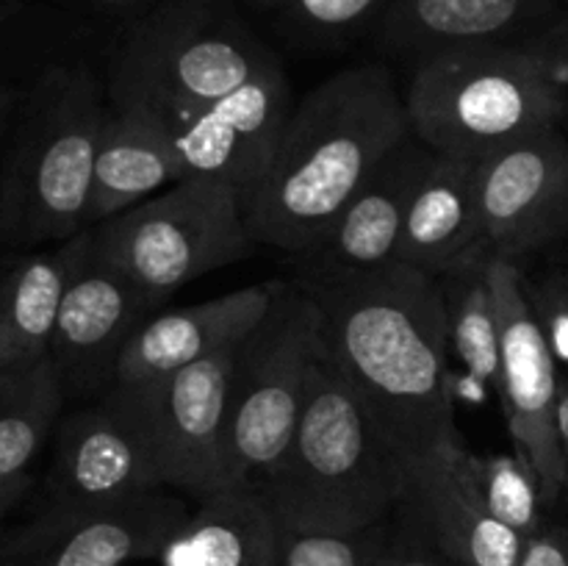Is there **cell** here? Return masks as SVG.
<instances>
[{"label":"cell","mask_w":568,"mask_h":566,"mask_svg":"<svg viewBox=\"0 0 568 566\" xmlns=\"http://www.w3.org/2000/svg\"><path fill=\"white\" fill-rule=\"evenodd\" d=\"M519 566H568V530L566 527H541L527 538Z\"/></svg>","instance_id":"1f68e13d"},{"label":"cell","mask_w":568,"mask_h":566,"mask_svg":"<svg viewBox=\"0 0 568 566\" xmlns=\"http://www.w3.org/2000/svg\"><path fill=\"white\" fill-rule=\"evenodd\" d=\"M475 181L483 255L521 261L568 239V133L560 125L477 161Z\"/></svg>","instance_id":"8fae6325"},{"label":"cell","mask_w":568,"mask_h":566,"mask_svg":"<svg viewBox=\"0 0 568 566\" xmlns=\"http://www.w3.org/2000/svg\"><path fill=\"white\" fill-rule=\"evenodd\" d=\"M405 114L410 133L433 153L477 164L560 125L566 89L521 42L453 48L419 59Z\"/></svg>","instance_id":"277c9868"},{"label":"cell","mask_w":568,"mask_h":566,"mask_svg":"<svg viewBox=\"0 0 568 566\" xmlns=\"http://www.w3.org/2000/svg\"><path fill=\"white\" fill-rule=\"evenodd\" d=\"M525 286L530 309L552 350L560 383L568 381V266H549L538 275H527Z\"/></svg>","instance_id":"f1b7e54d"},{"label":"cell","mask_w":568,"mask_h":566,"mask_svg":"<svg viewBox=\"0 0 568 566\" xmlns=\"http://www.w3.org/2000/svg\"><path fill=\"white\" fill-rule=\"evenodd\" d=\"M447 316L449 355L480 392L499 388V314L488 255H471L438 275Z\"/></svg>","instance_id":"cb8c5ba5"},{"label":"cell","mask_w":568,"mask_h":566,"mask_svg":"<svg viewBox=\"0 0 568 566\" xmlns=\"http://www.w3.org/2000/svg\"><path fill=\"white\" fill-rule=\"evenodd\" d=\"M408 472L405 455L320 347L292 444L253 488L281 525L361 530L394 514Z\"/></svg>","instance_id":"3957f363"},{"label":"cell","mask_w":568,"mask_h":566,"mask_svg":"<svg viewBox=\"0 0 568 566\" xmlns=\"http://www.w3.org/2000/svg\"><path fill=\"white\" fill-rule=\"evenodd\" d=\"M552 9L555 0H392L381 14V42L416 59L453 48L508 44Z\"/></svg>","instance_id":"ffe728a7"},{"label":"cell","mask_w":568,"mask_h":566,"mask_svg":"<svg viewBox=\"0 0 568 566\" xmlns=\"http://www.w3.org/2000/svg\"><path fill=\"white\" fill-rule=\"evenodd\" d=\"M408 133L405 100L386 67L325 78L294 103L270 164L242 194L255 242L308 253Z\"/></svg>","instance_id":"7a4b0ae2"},{"label":"cell","mask_w":568,"mask_h":566,"mask_svg":"<svg viewBox=\"0 0 568 566\" xmlns=\"http://www.w3.org/2000/svg\"><path fill=\"white\" fill-rule=\"evenodd\" d=\"M253 244L242 192L214 178H183L92 228L94 255L159 305L194 277L244 259Z\"/></svg>","instance_id":"ba28073f"},{"label":"cell","mask_w":568,"mask_h":566,"mask_svg":"<svg viewBox=\"0 0 568 566\" xmlns=\"http://www.w3.org/2000/svg\"><path fill=\"white\" fill-rule=\"evenodd\" d=\"M92 3H100V6H114V9H120V6L142 3V0H92Z\"/></svg>","instance_id":"d590c367"},{"label":"cell","mask_w":568,"mask_h":566,"mask_svg":"<svg viewBox=\"0 0 568 566\" xmlns=\"http://www.w3.org/2000/svg\"><path fill=\"white\" fill-rule=\"evenodd\" d=\"M189 519L164 488L92 505H50L0 544V566H122L161 555Z\"/></svg>","instance_id":"7c38bea8"},{"label":"cell","mask_w":568,"mask_h":566,"mask_svg":"<svg viewBox=\"0 0 568 566\" xmlns=\"http://www.w3.org/2000/svg\"><path fill=\"white\" fill-rule=\"evenodd\" d=\"M464 466L477 497L494 519L514 527L525 538H532L541 530V514L547 508L541 481L514 449L510 453H475L466 447Z\"/></svg>","instance_id":"484cf974"},{"label":"cell","mask_w":568,"mask_h":566,"mask_svg":"<svg viewBox=\"0 0 568 566\" xmlns=\"http://www.w3.org/2000/svg\"><path fill=\"white\" fill-rule=\"evenodd\" d=\"M521 44L541 59L555 83L568 89V11L538 28L532 37L521 39Z\"/></svg>","instance_id":"f546056e"},{"label":"cell","mask_w":568,"mask_h":566,"mask_svg":"<svg viewBox=\"0 0 568 566\" xmlns=\"http://www.w3.org/2000/svg\"><path fill=\"white\" fill-rule=\"evenodd\" d=\"M28 486H31V477L28 475L0 477V522H3V516L14 508L17 499L28 492Z\"/></svg>","instance_id":"836d02e7"},{"label":"cell","mask_w":568,"mask_h":566,"mask_svg":"<svg viewBox=\"0 0 568 566\" xmlns=\"http://www.w3.org/2000/svg\"><path fill=\"white\" fill-rule=\"evenodd\" d=\"M275 61L227 0H166L122 42L111 105L148 109L175 131Z\"/></svg>","instance_id":"8992f818"},{"label":"cell","mask_w":568,"mask_h":566,"mask_svg":"<svg viewBox=\"0 0 568 566\" xmlns=\"http://www.w3.org/2000/svg\"><path fill=\"white\" fill-rule=\"evenodd\" d=\"M430 159L433 150L408 133L366 178L325 236L308 253H303L305 270H372L392 264L410 200L430 166Z\"/></svg>","instance_id":"2e32d148"},{"label":"cell","mask_w":568,"mask_h":566,"mask_svg":"<svg viewBox=\"0 0 568 566\" xmlns=\"http://www.w3.org/2000/svg\"><path fill=\"white\" fill-rule=\"evenodd\" d=\"M50 505H92L164 488L142 438L105 400L59 427L48 477Z\"/></svg>","instance_id":"e0dca14e"},{"label":"cell","mask_w":568,"mask_h":566,"mask_svg":"<svg viewBox=\"0 0 568 566\" xmlns=\"http://www.w3.org/2000/svg\"><path fill=\"white\" fill-rule=\"evenodd\" d=\"M239 344L170 375L114 383L103 394L142 438L164 488L194 499L227 488V392Z\"/></svg>","instance_id":"9c48e42d"},{"label":"cell","mask_w":568,"mask_h":566,"mask_svg":"<svg viewBox=\"0 0 568 566\" xmlns=\"http://www.w3.org/2000/svg\"><path fill=\"white\" fill-rule=\"evenodd\" d=\"M488 261L499 314V408L505 414L514 453L538 475L544 503L555 505L566 492L564 455L555 431L560 392L558 366L521 286V261Z\"/></svg>","instance_id":"30bf717a"},{"label":"cell","mask_w":568,"mask_h":566,"mask_svg":"<svg viewBox=\"0 0 568 566\" xmlns=\"http://www.w3.org/2000/svg\"><path fill=\"white\" fill-rule=\"evenodd\" d=\"M555 431H558V444H560V455H564L566 488H568V381L560 383L558 411H555Z\"/></svg>","instance_id":"d6a6232c"},{"label":"cell","mask_w":568,"mask_h":566,"mask_svg":"<svg viewBox=\"0 0 568 566\" xmlns=\"http://www.w3.org/2000/svg\"><path fill=\"white\" fill-rule=\"evenodd\" d=\"M383 538V522L361 530L292 527L277 522L275 566H372Z\"/></svg>","instance_id":"4316f807"},{"label":"cell","mask_w":568,"mask_h":566,"mask_svg":"<svg viewBox=\"0 0 568 566\" xmlns=\"http://www.w3.org/2000/svg\"><path fill=\"white\" fill-rule=\"evenodd\" d=\"M181 530L161 549L164 566H275L277 522L253 486L197 499Z\"/></svg>","instance_id":"603a6c76"},{"label":"cell","mask_w":568,"mask_h":566,"mask_svg":"<svg viewBox=\"0 0 568 566\" xmlns=\"http://www.w3.org/2000/svg\"><path fill=\"white\" fill-rule=\"evenodd\" d=\"M372 566H453V564L444 560L442 555L433 553V549H427L425 544H419L416 538H410L405 530H399L397 536H388L386 533V538H383Z\"/></svg>","instance_id":"4dcf8cb0"},{"label":"cell","mask_w":568,"mask_h":566,"mask_svg":"<svg viewBox=\"0 0 568 566\" xmlns=\"http://www.w3.org/2000/svg\"><path fill=\"white\" fill-rule=\"evenodd\" d=\"M322 355L353 386L408 464L458 436L438 275L392 264L308 272Z\"/></svg>","instance_id":"6da1fadb"},{"label":"cell","mask_w":568,"mask_h":566,"mask_svg":"<svg viewBox=\"0 0 568 566\" xmlns=\"http://www.w3.org/2000/svg\"><path fill=\"white\" fill-rule=\"evenodd\" d=\"M277 28L305 42H333L383 14L392 0H253Z\"/></svg>","instance_id":"83f0119b"},{"label":"cell","mask_w":568,"mask_h":566,"mask_svg":"<svg viewBox=\"0 0 568 566\" xmlns=\"http://www.w3.org/2000/svg\"><path fill=\"white\" fill-rule=\"evenodd\" d=\"M53 358L0 370V477L26 475L64 405Z\"/></svg>","instance_id":"d4e9b609"},{"label":"cell","mask_w":568,"mask_h":566,"mask_svg":"<svg viewBox=\"0 0 568 566\" xmlns=\"http://www.w3.org/2000/svg\"><path fill=\"white\" fill-rule=\"evenodd\" d=\"M464 453L458 433L410 464L394 508L399 530L453 566H519L527 538L488 514L466 475Z\"/></svg>","instance_id":"4fadbf2b"},{"label":"cell","mask_w":568,"mask_h":566,"mask_svg":"<svg viewBox=\"0 0 568 566\" xmlns=\"http://www.w3.org/2000/svg\"><path fill=\"white\" fill-rule=\"evenodd\" d=\"M277 283H255L186 309L155 311L116 361L114 383L170 375L242 342L270 311Z\"/></svg>","instance_id":"ac0fdd59"},{"label":"cell","mask_w":568,"mask_h":566,"mask_svg":"<svg viewBox=\"0 0 568 566\" xmlns=\"http://www.w3.org/2000/svg\"><path fill=\"white\" fill-rule=\"evenodd\" d=\"M155 311L148 292L89 250L70 277L50 344L64 392H109L122 350Z\"/></svg>","instance_id":"5bb4252c"},{"label":"cell","mask_w":568,"mask_h":566,"mask_svg":"<svg viewBox=\"0 0 568 566\" xmlns=\"http://www.w3.org/2000/svg\"><path fill=\"white\" fill-rule=\"evenodd\" d=\"M92 72L50 70L33 89L0 175V239L37 244L87 231L94 161L109 122Z\"/></svg>","instance_id":"5b68a950"},{"label":"cell","mask_w":568,"mask_h":566,"mask_svg":"<svg viewBox=\"0 0 568 566\" xmlns=\"http://www.w3.org/2000/svg\"><path fill=\"white\" fill-rule=\"evenodd\" d=\"M92 250V228L50 253L22 259L0 277V370L50 355L70 277Z\"/></svg>","instance_id":"7402d4cb"},{"label":"cell","mask_w":568,"mask_h":566,"mask_svg":"<svg viewBox=\"0 0 568 566\" xmlns=\"http://www.w3.org/2000/svg\"><path fill=\"white\" fill-rule=\"evenodd\" d=\"M471 255H483L475 164L433 153L410 200L394 261L444 275Z\"/></svg>","instance_id":"44dd1931"},{"label":"cell","mask_w":568,"mask_h":566,"mask_svg":"<svg viewBox=\"0 0 568 566\" xmlns=\"http://www.w3.org/2000/svg\"><path fill=\"white\" fill-rule=\"evenodd\" d=\"M183 181L170 125L139 105H111L94 161L87 225L94 228Z\"/></svg>","instance_id":"d6986e66"},{"label":"cell","mask_w":568,"mask_h":566,"mask_svg":"<svg viewBox=\"0 0 568 566\" xmlns=\"http://www.w3.org/2000/svg\"><path fill=\"white\" fill-rule=\"evenodd\" d=\"M320 309L303 286H281L233 358L225 427V483L255 486L297 431L320 358Z\"/></svg>","instance_id":"52a82bcc"},{"label":"cell","mask_w":568,"mask_h":566,"mask_svg":"<svg viewBox=\"0 0 568 566\" xmlns=\"http://www.w3.org/2000/svg\"><path fill=\"white\" fill-rule=\"evenodd\" d=\"M9 103H11V94L9 89L0 83V128H3V120H6V111H9Z\"/></svg>","instance_id":"e575fe53"},{"label":"cell","mask_w":568,"mask_h":566,"mask_svg":"<svg viewBox=\"0 0 568 566\" xmlns=\"http://www.w3.org/2000/svg\"><path fill=\"white\" fill-rule=\"evenodd\" d=\"M292 109V83L275 61L172 131L183 178H214L244 194L270 164Z\"/></svg>","instance_id":"9a60e30c"}]
</instances>
